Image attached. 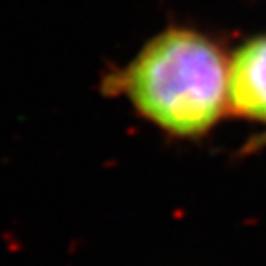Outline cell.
I'll return each instance as SVG.
<instances>
[{"label":"cell","mask_w":266,"mask_h":266,"mask_svg":"<svg viewBox=\"0 0 266 266\" xmlns=\"http://www.w3.org/2000/svg\"><path fill=\"white\" fill-rule=\"evenodd\" d=\"M228 102L236 113L266 122V37L246 42L228 65Z\"/></svg>","instance_id":"cell-2"},{"label":"cell","mask_w":266,"mask_h":266,"mask_svg":"<svg viewBox=\"0 0 266 266\" xmlns=\"http://www.w3.org/2000/svg\"><path fill=\"white\" fill-rule=\"evenodd\" d=\"M140 113L180 135L209 130L228 100V63L204 36L170 30L146 44L126 72Z\"/></svg>","instance_id":"cell-1"}]
</instances>
